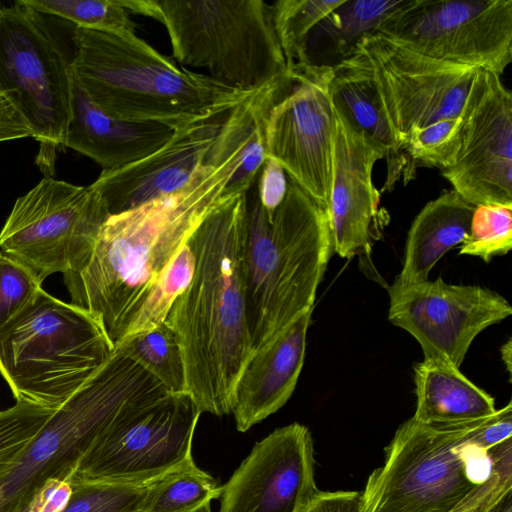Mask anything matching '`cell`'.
<instances>
[{"label": "cell", "instance_id": "1", "mask_svg": "<svg viewBox=\"0 0 512 512\" xmlns=\"http://www.w3.org/2000/svg\"><path fill=\"white\" fill-rule=\"evenodd\" d=\"M246 117L227 114L206 162L179 191L110 215L87 264L64 276L72 303L87 310L115 346L179 249L225 196L240 165Z\"/></svg>", "mask_w": 512, "mask_h": 512}, {"label": "cell", "instance_id": "2", "mask_svg": "<svg viewBox=\"0 0 512 512\" xmlns=\"http://www.w3.org/2000/svg\"><path fill=\"white\" fill-rule=\"evenodd\" d=\"M512 491V404L484 419L413 417L361 492L362 512H486Z\"/></svg>", "mask_w": 512, "mask_h": 512}, {"label": "cell", "instance_id": "3", "mask_svg": "<svg viewBox=\"0 0 512 512\" xmlns=\"http://www.w3.org/2000/svg\"><path fill=\"white\" fill-rule=\"evenodd\" d=\"M246 194L225 195L190 236L193 278L165 319L181 350L187 393L215 416L232 413L254 354L242 282Z\"/></svg>", "mask_w": 512, "mask_h": 512}, {"label": "cell", "instance_id": "4", "mask_svg": "<svg viewBox=\"0 0 512 512\" xmlns=\"http://www.w3.org/2000/svg\"><path fill=\"white\" fill-rule=\"evenodd\" d=\"M332 252L325 209L289 178L286 196L271 220L255 179L246 194L242 252L245 311L254 353L313 309Z\"/></svg>", "mask_w": 512, "mask_h": 512}, {"label": "cell", "instance_id": "5", "mask_svg": "<svg viewBox=\"0 0 512 512\" xmlns=\"http://www.w3.org/2000/svg\"><path fill=\"white\" fill-rule=\"evenodd\" d=\"M72 41L75 79L119 120L174 130L222 117L254 93L230 90L176 64L135 33L75 27Z\"/></svg>", "mask_w": 512, "mask_h": 512}, {"label": "cell", "instance_id": "6", "mask_svg": "<svg viewBox=\"0 0 512 512\" xmlns=\"http://www.w3.org/2000/svg\"><path fill=\"white\" fill-rule=\"evenodd\" d=\"M130 14L166 28L174 59L230 90L253 93L288 75L273 21L263 0H121Z\"/></svg>", "mask_w": 512, "mask_h": 512}, {"label": "cell", "instance_id": "7", "mask_svg": "<svg viewBox=\"0 0 512 512\" xmlns=\"http://www.w3.org/2000/svg\"><path fill=\"white\" fill-rule=\"evenodd\" d=\"M170 391L119 346L57 408L0 483V512L27 504L49 482H66L94 440L123 412Z\"/></svg>", "mask_w": 512, "mask_h": 512}, {"label": "cell", "instance_id": "8", "mask_svg": "<svg viewBox=\"0 0 512 512\" xmlns=\"http://www.w3.org/2000/svg\"><path fill=\"white\" fill-rule=\"evenodd\" d=\"M113 350L105 329L87 310L42 289L0 329V374L16 402L56 410Z\"/></svg>", "mask_w": 512, "mask_h": 512}, {"label": "cell", "instance_id": "9", "mask_svg": "<svg viewBox=\"0 0 512 512\" xmlns=\"http://www.w3.org/2000/svg\"><path fill=\"white\" fill-rule=\"evenodd\" d=\"M57 18L0 4V87L16 94L42 151L63 146L73 111V41Z\"/></svg>", "mask_w": 512, "mask_h": 512}, {"label": "cell", "instance_id": "10", "mask_svg": "<svg viewBox=\"0 0 512 512\" xmlns=\"http://www.w3.org/2000/svg\"><path fill=\"white\" fill-rule=\"evenodd\" d=\"M110 216L90 186L51 177L16 199L0 231V249L43 282L54 273H78L87 264Z\"/></svg>", "mask_w": 512, "mask_h": 512}, {"label": "cell", "instance_id": "11", "mask_svg": "<svg viewBox=\"0 0 512 512\" xmlns=\"http://www.w3.org/2000/svg\"><path fill=\"white\" fill-rule=\"evenodd\" d=\"M201 413L188 393L129 408L94 440L66 482H147L183 466L193 460Z\"/></svg>", "mask_w": 512, "mask_h": 512}, {"label": "cell", "instance_id": "12", "mask_svg": "<svg viewBox=\"0 0 512 512\" xmlns=\"http://www.w3.org/2000/svg\"><path fill=\"white\" fill-rule=\"evenodd\" d=\"M376 32L426 57L501 76L512 60V0H408Z\"/></svg>", "mask_w": 512, "mask_h": 512}, {"label": "cell", "instance_id": "13", "mask_svg": "<svg viewBox=\"0 0 512 512\" xmlns=\"http://www.w3.org/2000/svg\"><path fill=\"white\" fill-rule=\"evenodd\" d=\"M351 54L367 70L401 149L412 129L459 118L480 70L426 57L377 32L362 37Z\"/></svg>", "mask_w": 512, "mask_h": 512}, {"label": "cell", "instance_id": "14", "mask_svg": "<svg viewBox=\"0 0 512 512\" xmlns=\"http://www.w3.org/2000/svg\"><path fill=\"white\" fill-rule=\"evenodd\" d=\"M289 74L286 89L267 116L266 156L276 160L287 176L327 211L335 123L330 95L333 67L306 64Z\"/></svg>", "mask_w": 512, "mask_h": 512}, {"label": "cell", "instance_id": "15", "mask_svg": "<svg viewBox=\"0 0 512 512\" xmlns=\"http://www.w3.org/2000/svg\"><path fill=\"white\" fill-rule=\"evenodd\" d=\"M388 320L420 344L426 362L459 368L475 339L512 313L500 294L478 285L448 284L442 278L388 287Z\"/></svg>", "mask_w": 512, "mask_h": 512}, {"label": "cell", "instance_id": "16", "mask_svg": "<svg viewBox=\"0 0 512 512\" xmlns=\"http://www.w3.org/2000/svg\"><path fill=\"white\" fill-rule=\"evenodd\" d=\"M461 120L460 147L443 177L475 207H512V95L499 75L477 72Z\"/></svg>", "mask_w": 512, "mask_h": 512}, {"label": "cell", "instance_id": "17", "mask_svg": "<svg viewBox=\"0 0 512 512\" xmlns=\"http://www.w3.org/2000/svg\"><path fill=\"white\" fill-rule=\"evenodd\" d=\"M309 429H275L257 442L221 486L218 512H301L318 491Z\"/></svg>", "mask_w": 512, "mask_h": 512}, {"label": "cell", "instance_id": "18", "mask_svg": "<svg viewBox=\"0 0 512 512\" xmlns=\"http://www.w3.org/2000/svg\"><path fill=\"white\" fill-rule=\"evenodd\" d=\"M334 108V107H333ZM332 179L328 204L333 252L351 259L368 257L381 237L380 193L372 181L383 149L334 108Z\"/></svg>", "mask_w": 512, "mask_h": 512}, {"label": "cell", "instance_id": "19", "mask_svg": "<svg viewBox=\"0 0 512 512\" xmlns=\"http://www.w3.org/2000/svg\"><path fill=\"white\" fill-rule=\"evenodd\" d=\"M224 117L174 129L159 149L128 165L102 170L89 186L101 195L110 215L179 191L206 162Z\"/></svg>", "mask_w": 512, "mask_h": 512}, {"label": "cell", "instance_id": "20", "mask_svg": "<svg viewBox=\"0 0 512 512\" xmlns=\"http://www.w3.org/2000/svg\"><path fill=\"white\" fill-rule=\"evenodd\" d=\"M312 311L304 313L255 352L244 367L232 409L238 431L246 432L277 412L291 397L304 363Z\"/></svg>", "mask_w": 512, "mask_h": 512}, {"label": "cell", "instance_id": "21", "mask_svg": "<svg viewBox=\"0 0 512 512\" xmlns=\"http://www.w3.org/2000/svg\"><path fill=\"white\" fill-rule=\"evenodd\" d=\"M174 130L156 123L119 120L97 107L74 77L73 111L64 147L98 163L103 170L136 162L163 146Z\"/></svg>", "mask_w": 512, "mask_h": 512}, {"label": "cell", "instance_id": "22", "mask_svg": "<svg viewBox=\"0 0 512 512\" xmlns=\"http://www.w3.org/2000/svg\"><path fill=\"white\" fill-rule=\"evenodd\" d=\"M330 95L333 107L385 152V188L390 190L400 177L407 182L414 172L379 105L367 70L355 55L333 66Z\"/></svg>", "mask_w": 512, "mask_h": 512}, {"label": "cell", "instance_id": "23", "mask_svg": "<svg viewBox=\"0 0 512 512\" xmlns=\"http://www.w3.org/2000/svg\"><path fill=\"white\" fill-rule=\"evenodd\" d=\"M474 209L453 189L428 202L411 224L402 270L396 281H427L440 258L469 235Z\"/></svg>", "mask_w": 512, "mask_h": 512}, {"label": "cell", "instance_id": "24", "mask_svg": "<svg viewBox=\"0 0 512 512\" xmlns=\"http://www.w3.org/2000/svg\"><path fill=\"white\" fill-rule=\"evenodd\" d=\"M417 398L413 418L424 424L476 421L493 415L494 399L459 368L422 361L414 367Z\"/></svg>", "mask_w": 512, "mask_h": 512}, {"label": "cell", "instance_id": "25", "mask_svg": "<svg viewBox=\"0 0 512 512\" xmlns=\"http://www.w3.org/2000/svg\"><path fill=\"white\" fill-rule=\"evenodd\" d=\"M408 0H345L311 31L306 46L310 64L335 66L365 35L376 32Z\"/></svg>", "mask_w": 512, "mask_h": 512}, {"label": "cell", "instance_id": "26", "mask_svg": "<svg viewBox=\"0 0 512 512\" xmlns=\"http://www.w3.org/2000/svg\"><path fill=\"white\" fill-rule=\"evenodd\" d=\"M115 346H119L171 393H187L181 350L165 321L150 331L125 337Z\"/></svg>", "mask_w": 512, "mask_h": 512}, {"label": "cell", "instance_id": "27", "mask_svg": "<svg viewBox=\"0 0 512 512\" xmlns=\"http://www.w3.org/2000/svg\"><path fill=\"white\" fill-rule=\"evenodd\" d=\"M345 0H279L272 4L276 34L288 72L310 64L307 40L314 27Z\"/></svg>", "mask_w": 512, "mask_h": 512}, {"label": "cell", "instance_id": "28", "mask_svg": "<svg viewBox=\"0 0 512 512\" xmlns=\"http://www.w3.org/2000/svg\"><path fill=\"white\" fill-rule=\"evenodd\" d=\"M220 493L215 479L191 460L157 480L143 512H188Z\"/></svg>", "mask_w": 512, "mask_h": 512}, {"label": "cell", "instance_id": "29", "mask_svg": "<svg viewBox=\"0 0 512 512\" xmlns=\"http://www.w3.org/2000/svg\"><path fill=\"white\" fill-rule=\"evenodd\" d=\"M159 478L147 482L71 480L68 497L57 512H143Z\"/></svg>", "mask_w": 512, "mask_h": 512}, {"label": "cell", "instance_id": "30", "mask_svg": "<svg viewBox=\"0 0 512 512\" xmlns=\"http://www.w3.org/2000/svg\"><path fill=\"white\" fill-rule=\"evenodd\" d=\"M194 270L195 256L189 241H187L167 264L150 289L125 337L150 331L162 324L176 298L190 284Z\"/></svg>", "mask_w": 512, "mask_h": 512}, {"label": "cell", "instance_id": "31", "mask_svg": "<svg viewBox=\"0 0 512 512\" xmlns=\"http://www.w3.org/2000/svg\"><path fill=\"white\" fill-rule=\"evenodd\" d=\"M39 13L74 27L135 33L136 23L121 0H19Z\"/></svg>", "mask_w": 512, "mask_h": 512}, {"label": "cell", "instance_id": "32", "mask_svg": "<svg viewBox=\"0 0 512 512\" xmlns=\"http://www.w3.org/2000/svg\"><path fill=\"white\" fill-rule=\"evenodd\" d=\"M54 411L27 402L0 411V483Z\"/></svg>", "mask_w": 512, "mask_h": 512}, {"label": "cell", "instance_id": "33", "mask_svg": "<svg viewBox=\"0 0 512 512\" xmlns=\"http://www.w3.org/2000/svg\"><path fill=\"white\" fill-rule=\"evenodd\" d=\"M511 248L512 207L476 206L469 235L461 243L459 254L480 257L490 262L495 256L507 254Z\"/></svg>", "mask_w": 512, "mask_h": 512}, {"label": "cell", "instance_id": "34", "mask_svg": "<svg viewBox=\"0 0 512 512\" xmlns=\"http://www.w3.org/2000/svg\"><path fill=\"white\" fill-rule=\"evenodd\" d=\"M461 128V115L414 128L408 133L402 149L414 162L443 170L451 166L457 156Z\"/></svg>", "mask_w": 512, "mask_h": 512}, {"label": "cell", "instance_id": "35", "mask_svg": "<svg viewBox=\"0 0 512 512\" xmlns=\"http://www.w3.org/2000/svg\"><path fill=\"white\" fill-rule=\"evenodd\" d=\"M42 282L23 263L0 251V329L27 309Z\"/></svg>", "mask_w": 512, "mask_h": 512}, {"label": "cell", "instance_id": "36", "mask_svg": "<svg viewBox=\"0 0 512 512\" xmlns=\"http://www.w3.org/2000/svg\"><path fill=\"white\" fill-rule=\"evenodd\" d=\"M288 180L283 167L266 156L256 178V186L260 202L271 220L286 196Z\"/></svg>", "mask_w": 512, "mask_h": 512}, {"label": "cell", "instance_id": "37", "mask_svg": "<svg viewBox=\"0 0 512 512\" xmlns=\"http://www.w3.org/2000/svg\"><path fill=\"white\" fill-rule=\"evenodd\" d=\"M34 138V132L23 115L14 92L0 87V142Z\"/></svg>", "mask_w": 512, "mask_h": 512}, {"label": "cell", "instance_id": "38", "mask_svg": "<svg viewBox=\"0 0 512 512\" xmlns=\"http://www.w3.org/2000/svg\"><path fill=\"white\" fill-rule=\"evenodd\" d=\"M301 512H362L361 492L318 490Z\"/></svg>", "mask_w": 512, "mask_h": 512}, {"label": "cell", "instance_id": "39", "mask_svg": "<svg viewBox=\"0 0 512 512\" xmlns=\"http://www.w3.org/2000/svg\"><path fill=\"white\" fill-rule=\"evenodd\" d=\"M69 491L70 485L67 482L51 481L30 502L9 512H57L65 503Z\"/></svg>", "mask_w": 512, "mask_h": 512}, {"label": "cell", "instance_id": "40", "mask_svg": "<svg viewBox=\"0 0 512 512\" xmlns=\"http://www.w3.org/2000/svg\"><path fill=\"white\" fill-rule=\"evenodd\" d=\"M486 512H512V493H508Z\"/></svg>", "mask_w": 512, "mask_h": 512}, {"label": "cell", "instance_id": "41", "mask_svg": "<svg viewBox=\"0 0 512 512\" xmlns=\"http://www.w3.org/2000/svg\"><path fill=\"white\" fill-rule=\"evenodd\" d=\"M512 341L509 339L500 349L502 360L506 365L508 373H511Z\"/></svg>", "mask_w": 512, "mask_h": 512}, {"label": "cell", "instance_id": "42", "mask_svg": "<svg viewBox=\"0 0 512 512\" xmlns=\"http://www.w3.org/2000/svg\"><path fill=\"white\" fill-rule=\"evenodd\" d=\"M188 512H212V510H211V501H207V502L201 504L200 506H198V507H196L193 510L188 511Z\"/></svg>", "mask_w": 512, "mask_h": 512}]
</instances>
